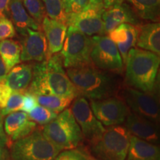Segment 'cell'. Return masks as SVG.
Instances as JSON below:
<instances>
[{
    "label": "cell",
    "mask_w": 160,
    "mask_h": 160,
    "mask_svg": "<svg viewBox=\"0 0 160 160\" xmlns=\"http://www.w3.org/2000/svg\"><path fill=\"white\" fill-rule=\"evenodd\" d=\"M9 153L5 147H0V160H9Z\"/></svg>",
    "instance_id": "f35d334b"
},
{
    "label": "cell",
    "mask_w": 160,
    "mask_h": 160,
    "mask_svg": "<svg viewBox=\"0 0 160 160\" xmlns=\"http://www.w3.org/2000/svg\"><path fill=\"white\" fill-rule=\"evenodd\" d=\"M130 111L158 124L159 122V104L153 93H147L129 86L121 88L119 92Z\"/></svg>",
    "instance_id": "30bf717a"
},
{
    "label": "cell",
    "mask_w": 160,
    "mask_h": 160,
    "mask_svg": "<svg viewBox=\"0 0 160 160\" xmlns=\"http://www.w3.org/2000/svg\"><path fill=\"white\" fill-rule=\"evenodd\" d=\"M38 104L59 113L71 105L73 99L52 94H34Z\"/></svg>",
    "instance_id": "d4e9b609"
},
{
    "label": "cell",
    "mask_w": 160,
    "mask_h": 160,
    "mask_svg": "<svg viewBox=\"0 0 160 160\" xmlns=\"http://www.w3.org/2000/svg\"><path fill=\"white\" fill-rule=\"evenodd\" d=\"M68 26L66 24L44 17L41 23V30L44 31L48 42V57L52 54L59 53L62 48Z\"/></svg>",
    "instance_id": "e0dca14e"
},
{
    "label": "cell",
    "mask_w": 160,
    "mask_h": 160,
    "mask_svg": "<svg viewBox=\"0 0 160 160\" xmlns=\"http://www.w3.org/2000/svg\"><path fill=\"white\" fill-rule=\"evenodd\" d=\"M137 28V42L138 48L160 54V25L157 22L138 24Z\"/></svg>",
    "instance_id": "ac0fdd59"
},
{
    "label": "cell",
    "mask_w": 160,
    "mask_h": 160,
    "mask_svg": "<svg viewBox=\"0 0 160 160\" xmlns=\"http://www.w3.org/2000/svg\"><path fill=\"white\" fill-rule=\"evenodd\" d=\"M70 109L81 129L83 138L88 142L102 134L105 128L93 114L85 97L82 96L76 97Z\"/></svg>",
    "instance_id": "7c38bea8"
},
{
    "label": "cell",
    "mask_w": 160,
    "mask_h": 160,
    "mask_svg": "<svg viewBox=\"0 0 160 160\" xmlns=\"http://www.w3.org/2000/svg\"><path fill=\"white\" fill-rule=\"evenodd\" d=\"M53 160H89L85 151L77 149L65 150L60 152Z\"/></svg>",
    "instance_id": "4dcf8cb0"
},
{
    "label": "cell",
    "mask_w": 160,
    "mask_h": 160,
    "mask_svg": "<svg viewBox=\"0 0 160 160\" xmlns=\"http://www.w3.org/2000/svg\"><path fill=\"white\" fill-rule=\"evenodd\" d=\"M131 136L125 126H109L101 136L88 142L85 152L99 160H125Z\"/></svg>",
    "instance_id": "277c9868"
},
{
    "label": "cell",
    "mask_w": 160,
    "mask_h": 160,
    "mask_svg": "<svg viewBox=\"0 0 160 160\" xmlns=\"http://www.w3.org/2000/svg\"><path fill=\"white\" fill-rule=\"evenodd\" d=\"M91 39L92 65L100 70L111 73L122 72L124 63L116 44L105 35L93 36Z\"/></svg>",
    "instance_id": "ba28073f"
},
{
    "label": "cell",
    "mask_w": 160,
    "mask_h": 160,
    "mask_svg": "<svg viewBox=\"0 0 160 160\" xmlns=\"http://www.w3.org/2000/svg\"><path fill=\"white\" fill-rule=\"evenodd\" d=\"M92 39L82 32L69 26L61 50L63 66L66 68L91 65Z\"/></svg>",
    "instance_id": "52a82bcc"
},
{
    "label": "cell",
    "mask_w": 160,
    "mask_h": 160,
    "mask_svg": "<svg viewBox=\"0 0 160 160\" xmlns=\"http://www.w3.org/2000/svg\"><path fill=\"white\" fill-rule=\"evenodd\" d=\"M24 7L29 15L41 26L45 17V6L42 0H22Z\"/></svg>",
    "instance_id": "83f0119b"
},
{
    "label": "cell",
    "mask_w": 160,
    "mask_h": 160,
    "mask_svg": "<svg viewBox=\"0 0 160 160\" xmlns=\"http://www.w3.org/2000/svg\"><path fill=\"white\" fill-rule=\"evenodd\" d=\"M26 91L74 99L79 93L69 79L60 53H54L33 65V79Z\"/></svg>",
    "instance_id": "6da1fadb"
},
{
    "label": "cell",
    "mask_w": 160,
    "mask_h": 160,
    "mask_svg": "<svg viewBox=\"0 0 160 160\" xmlns=\"http://www.w3.org/2000/svg\"><path fill=\"white\" fill-rule=\"evenodd\" d=\"M8 16L15 25L19 34L23 36L28 28L41 30V26L32 18L24 7L22 0H11L8 5Z\"/></svg>",
    "instance_id": "ffe728a7"
},
{
    "label": "cell",
    "mask_w": 160,
    "mask_h": 160,
    "mask_svg": "<svg viewBox=\"0 0 160 160\" xmlns=\"http://www.w3.org/2000/svg\"><path fill=\"white\" fill-rule=\"evenodd\" d=\"M37 125L24 111H16L8 114L4 121V129L8 138V145L30 134L37 128Z\"/></svg>",
    "instance_id": "9a60e30c"
},
{
    "label": "cell",
    "mask_w": 160,
    "mask_h": 160,
    "mask_svg": "<svg viewBox=\"0 0 160 160\" xmlns=\"http://www.w3.org/2000/svg\"><path fill=\"white\" fill-rule=\"evenodd\" d=\"M93 114L103 125H120L130 113L125 102L120 97H111L102 99H89Z\"/></svg>",
    "instance_id": "8fae6325"
},
{
    "label": "cell",
    "mask_w": 160,
    "mask_h": 160,
    "mask_svg": "<svg viewBox=\"0 0 160 160\" xmlns=\"http://www.w3.org/2000/svg\"><path fill=\"white\" fill-rule=\"evenodd\" d=\"M87 154H88V153H87ZM88 159L89 160H99V159H96V158H94V157H91V156H90L89 154H88Z\"/></svg>",
    "instance_id": "ab89813d"
},
{
    "label": "cell",
    "mask_w": 160,
    "mask_h": 160,
    "mask_svg": "<svg viewBox=\"0 0 160 160\" xmlns=\"http://www.w3.org/2000/svg\"><path fill=\"white\" fill-rule=\"evenodd\" d=\"M102 0H90L82 11L67 15V26H72L89 37L105 35L102 13L105 11Z\"/></svg>",
    "instance_id": "9c48e42d"
},
{
    "label": "cell",
    "mask_w": 160,
    "mask_h": 160,
    "mask_svg": "<svg viewBox=\"0 0 160 160\" xmlns=\"http://www.w3.org/2000/svg\"><path fill=\"white\" fill-rule=\"evenodd\" d=\"M69 79L79 96L89 99H102L119 94L122 88L120 77L114 73L100 70L93 65L67 68Z\"/></svg>",
    "instance_id": "7a4b0ae2"
},
{
    "label": "cell",
    "mask_w": 160,
    "mask_h": 160,
    "mask_svg": "<svg viewBox=\"0 0 160 160\" xmlns=\"http://www.w3.org/2000/svg\"><path fill=\"white\" fill-rule=\"evenodd\" d=\"M102 21L105 34L115 29L123 23L137 25L140 23V19L137 17L131 8L127 3L115 4L106 8L102 13Z\"/></svg>",
    "instance_id": "2e32d148"
},
{
    "label": "cell",
    "mask_w": 160,
    "mask_h": 160,
    "mask_svg": "<svg viewBox=\"0 0 160 160\" xmlns=\"http://www.w3.org/2000/svg\"><path fill=\"white\" fill-rule=\"evenodd\" d=\"M16 36V28L7 17H0V41L11 39Z\"/></svg>",
    "instance_id": "f546056e"
},
{
    "label": "cell",
    "mask_w": 160,
    "mask_h": 160,
    "mask_svg": "<svg viewBox=\"0 0 160 160\" xmlns=\"http://www.w3.org/2000/svg\"><path fill=\"white\" fill-rule=\"evenodd\" d=\"M123 124L131 135L155 145L159 144V131L158 124L131 111Z\"/></svg>",
    "instance_id": "5bb4252c"
},
{
    "label": "cell",
    "mask_w": 160,
    "mask_h": 160,
    "mask_svg": "<svg viewBox=\"0 0 160 160\" xmlns=\"http://www.w3.org/2000/svg\"><path fill=\"white\" fill-rule=\"evenodd\" d=\"M8 72V71L5 64L3 62L2 59L1 57H0V82H4Z\"/></svg>",
    "instance_id": "8d00e7d4"
},
{
    "label": "cell",
    "mask_w": 160,
    "mask_h": 160,
    "mask_svg": "<svg viewBox=\"0 0 160 160\" xmlns=\"http://www.w3.org/2000/svg\"><path fill=\"white\" fill-rule=\"evenodd\" d=\"M45 6V13L51 19L57 20L66 24L67 14H66L62 0H42Z\"/></svg>",
    "instance_id": "484cf974"
},
{
    "label": "cell",
    "mask_w": 160,
    "mask_h": 160,
    "mask_svg": "<svg viewBox=\"0 0 160 160\" xmlns=\"http://www.w3.org/2000/svg\"><path fill=\"white\" fill-rule=\"evenodd\" d=\"M108 37L117 46L123 63H125L130 50L135 47L137 42L136 25L123 23L108 33Z\"/></svg>",
    "instance_id": "d6986e66"
},
{
    "label": "cell",
    "mask_w": 160,
    "mask_h": 160,
    "mask_svg": "<svg viewBox=\"0 0 160 160\" xmlns=\"http://www.w3.org/2000/svg\"><path fill=\"white\" fill-rule=\"evenodd\" d=\"M28 115L32 121L40 125H45L49 123L57 117L58 113L53 112L40 105H38L28 113Z\"/></svg>",
    "instance_id": "4316f807"
},
{
    "label": "cell",
    "mask_w": 160,
    "mask_h": 160,
    "mask_svg": "<svg viewBox=\"0 0 160 160\" xmlns=\"http://www.w3.org/2000/svg\"><path fill=\"white\" fill-rule=\"evenodd\" d=\"M139 19L157 22L159 19L160 0H124Z\"/></svg>",
    "instance_id": "603a6c76"
},
{
    "label": "cell",
    "mask_w": 160,
    "mask_h": 160,
    "mask_svg": "<svg viewBox=\"0 0 160 160\" xmlns=\"http://www.w3.org/2000/svg\"><path fill=\"white\" fill-rule=\"evenodd\" d=\"M23 104L21 110L28 113L39 104H38L36 96L31 92L25 91L23 93Z\"/></svg>",
    "instance_id": "d6a6232c"
},
{
    "label": "cell",
    "mask_w": 160,
    "mask_h": 160,
    "mask_svg": "<svg viewBox=\"0 0 160 160\" xmlns=\"http://www.w3.org/2000/svg\"><path fill=\"white\" fill-rule=\"evenodd\" d=\"M10 1L11 0H0V17L8 16Z\"/></svg>",
    "instance_id": "d590c367"
},
{
    "label": "cell",
    "mask_w": 160,
    "mask_h": 160,
    "mask_svg": "<svg viewBox=\"0 0 160 160\" xmlns=\"http://www.w3.org/2000/svg\"><path fill=\"white\" fill-rule=\"evenodd\" d=\"M104 6H105V8H108L111 7L112 5H115V4L118 3H122L123 2H125L124 0H102Z\"/></svg>",
    "instance_id": "74e56055"
},
{
    "label": "cell",
    "mask_w": 160,
    "mask_h": 160,
    "mask_svg": "<svg viewBox=\"0 0 160 160\" xmlns=\"http://www.w3.org/2000/svg\"><path fill=\"white\" fill-rule=\"evenodd\" d=\"M12 92V89L4 82H0V110L5 107Z\"/></svg>",
    "instance_id": "836d02e7"
},
{
    "label": "cell",
    "mask_w": 160,
    "mask_h": 160,
    "mask_svg": "<svg viewBox=\"0 0 160 160\" xmlns=\"http://www.w3.org/2000/svg\"><path fill=\"white\" fill-rule=\"evenodd\" d=\"M23 97L22 92L13 91L5 107L0 110V113L4 117L13 112L20 111L22 107Z\"/></svg>",
    "instance_id": "f1b7e54d"
},
{
    "label": "cell",
    "mask_w": 160,
    "mask_h": 160,
    "mask_svg": "<svg viewBox=\"0 0 160 160\" xmlns=\"http://www.w3.org/2000/svg\"><path fill=\"white\" fill-rule=\"evenodd\" d=\"M42 131L62 150L77 148L84 139L81 129L68 108L60 112L54 119L44 125Z\"/></svg>",
    "instance_id": "8992f818"
},
{
    "label": "cell",
    "mask_w": 160,
    "mask_h": 160,
    "mask_svg": "<svg viewBox=\"0 0 160 160\" xmlns=\"http://www.w3.org/2000/svg\"><path fill=\"white\" fill-rule=\"evenodd\" d=\"M90 0H62L66 14L77 13L85 8Z\"/></svg>",
    "instance_id": "1f68e13d"
},
{
    "label": "cell",
    "mask_w": 160,
    "mask_h": 160,
    "mask_svg": "<svg viewBox=\"0 0 160 160\" xmlns=\"http://www.w3.org/2000/svg\"><path fill=\"white\" fill-rule=\"evenodd\" d=\"M20 60L40 62L48 57V42L42 30L28 28L23 36Z\"/></svg>",
    "instance_id": "4fadbf2b"
},
{
    "label": "cell",
    "mask_w": 160,
    "mask_h": 160,
    "mask_svg": "<svg viewBox=\"0 0 160 160\" xmlns=\"http://www.w3.org/2000/svg\"><path fill=\"white\" fill-rule=\"evenodd\" d=\"M159 146L134 136H131L125 160H159Z\"/></svg>",
    "instance_id": "7402d4cb"
},
{
    "label": "cell",
    "mask_w": 160,
    "mask_h": 160,
    "mask_svg": "<svg viewBox=\"0 0 160 160\" xmlns=\"http://www.w3.org/2000/svg\"><path fill=\"white\" fill-rule=\"evenodd\" d=\"M21 51L22 46L19 42L10 39L0 41V57L8 71L21 62Z\"/></svg>",
    "instance_id": "cb8c5ba5"
},
{
    "label": "cell",
    "mask_w": 160,
    "mask_h": 160,
    "mask_svg": "<svg viewBox=\"0 0 160 160\" xmlns=\"http://www.w3.org/2000/svg\"><path fill=\"white\" fill-rule=\"evenodd\" d=\"M159 55L140 48H131L125 61L127 86L147 93H153L159 71Z\"/></svg>",
    "instance_id": "3957f363"
},
{
    "label": "cell",
    "mask_w": 160,
    "mask_h": 160,
    "mask_svg": "<svg viewBox=\"0 0 160 160\" xmlns=\"http://www.w3.org/2000/svg\"><path fill=\"white\" fill-rule=\"evenodd\" d=\"M32 64H19L15 65L8 72L4 82L12 91L25 92L31 85L33 79Z\"/></svg>",
    "instance_id": "44dd1931"
},
{
    "label": "cell",
    "mask_w": 160,
    "mask_h": 160,
    "mask_svg": "<svg viewBox=\"0 0 160 160\" xmlns=\"http://www.w3.org/2000/svg\"><path fill=\"white\" fill-rule=\"evenodd\" d=\"M9 147L11 160H53L62 151L38 128Z\"/></svg>",
    "instance_id": "5b68a950"
},
{
    "label": "cell",
    "mask_w": 160,
    "mask_h": 160,
    "mask_svg": "<svg viewBox=\"0 0 160 160\" xmlns=\"http://www.w3.org/2000/svg\"><path fill=\"white\" fill-rule=\"evenodd\" d=\"M3 116L0 113V147H5L8 145V138L6 135L3 125Z\"/></svg>",
    "instance_id": "e575fe53"
}]
</instances>
